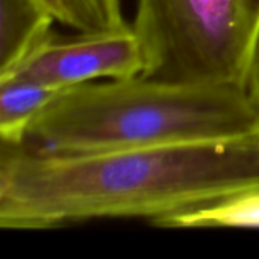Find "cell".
<instances>
[{
  "mask_svg": "<svg viewBox=\"0 0 259 259\" xmlns=\"http://www.w3.org/2000/svg\"><path fill=\"white\" fill-rule=\"evenodd\" d=\"M252 190H259V135L90 155L38 153L0 141L2 229L102 219L155 225Z\"/></svg>",
  "mask_w": 259,
  "mask_h": 259,
  "instance_id": "obj_1",
  "label": "cell"
},
{
  "mask_svg": "<svg viewBox=\"0 0 259 259\" xmlns=\"http://www.w3.org/2000/svg\"><path fill=\"white\" fill-rule=\"evenodd\" d=\"M259 135V108L244 87L190 85L143 74L59 91L29 123L27 149L90 155Z\"/></svg>",
  "mask_w": 259,
  "mask_h": 259,
  "instance_id": "obj_2",
  "label": "cell"
},
{
  "mask_svg": "<svg viewBox=\"0 0 259 259\" xmlns=\"http://www.w3.org/2000/svg\"><path fill=\"white\" fill-rule=\"evenodd\" d=\"M132 29L143 53V76L246 88L259 0H137Z\"/></svg>",
  "mask_w": 259,
  "mask_h": 259,
  "instance_id": "obj_3",
  "label": "cell"
},
{
  "mask_svg": "<svg viewBox=\"0 0 259 259\" xmlns=\"http://www.w3.org/2000/svg\"><path fill=\"white\" fill-rule=\"evenodd\" d=\"M143 73V53L132 24L105 32H53L17 67L0 74L14 76L62 91L100 79H124Z\"/></svg>",
  "mask_w": 259,
  "mask_h": 259,
  "instance_id": "obj_4",
  "label": "cell"
},
{
  "mask_svg": "<svg viewBox=\"0 0 259 259\" xmlns=\"http://www.w3.org/2000/svg\"><path fill=\"white\" fill-rule=\"evenodd\" d=\"M53 21L39 0H0V74L39 46L52 33Z\"/></svg>",
  "mask_w": 259,
  "mask_h": 259,
  "instance_id": "obj_5",
  "label": "cell"
},
{
  "mask_svg": "<svg viewBox=\"0 0 259 259\" xmlns=\"http://www.w3.org/2000/svg\"><path fill=\"white\" fill-rule=\"evenodd\" d=\"M58 93L27 79L0 77V141L21 144L29 123Z\"/></svg>",
  "mask_w": 259,
  "mask_h": 259,
  "instance_id": "obj_6",
  "label": "cell"
},
{
  "mask_svg": "<svg viewBox=\"0 0 259 259\" xmlns=\"http://www.w3.org/2000/svg\"><path fill=\"white\" fill-rule=\"evenodd\" d=\"M159 228H247L259 229V190L173 214L155 223Z\"/></svg>",
  "mask_w": 259,
  "mask_h": 259,
  "instance_id": "obj_7",
  "label": "cell"
},
{
  "mask_svg": "<svg viewBox=\"0 0 259 259\" xmlns=\"http://www.w3.org/2000/svg\"><path fill=\"white\" fill-rule=\"evenodd\" d=\"M59 21L76 32H105L129 26L121 0H39Z\"/></svg>",
  "mask_w": 259,
  "mask_h": 259,
  "instance_id": "obj_8",
  "label": "cell"
},
{
  "mask_svg": "<svg viewBox=\"0 0 259 259\" xmlns=\"http://www.w3.org/2000/svg\"><path fill=\"white\" fill-rule=\"evenodd\" d=\"M246 90L250 94L252 100L256 103V106L259 108V33L256 44H255V49H253V53H252L249 71H247Z\"/></svg>",
  "mask_w": 259,
  "mask_h": 259,
  "instance_id": "obj_9",
  "label": "cell"
}]
</instances>
